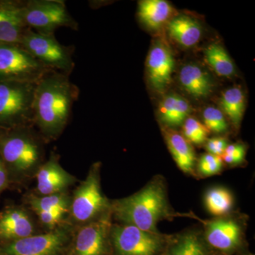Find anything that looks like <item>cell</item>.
<instances>
[{"mask_svg":"<svg viewBox=\"0 0 255 255\" xmlns=\"http://www.w3.org/2000/svg\"><path fill=\"white\" fill-rule=\"evenodd\" d=\"M114 208L117 217L126 224L157 233V223L168 210L163 183L155 179L133 195L117 201Z\"/></svg>","mask_w":255,"mask_h":255,"instance_id":"cell-2","label":"cell"},{"mask_svg":"<svg viewBox=\"0 0 255 255\" xmlns=\"http://www.w3.org/2000/svg\"><path fill=\"white\" fill-rule=\"evenodd\" d=\"M36 213L41 223L50 230L55 229L65 214V213L59 211H38Z\"/></svg>","mask_w":255,"mask_h":255,"instance_id":"cell-31","label":"cell"},{"mask_svg":"<svg viewBox=\"0 0 255 255\" xmlns=\"http://www.w3.org/2000/svg\"><path fill=\"white\" fill-rule=\"evenodd\" d=\"M0 157L9 179L38 170L43 159V144L30 126L0 130Z\"/></svg>","mask_w":255,"mask_h":255,"instance_id":"cell-3","label":"cell"},{"mask_svg":"<svg viewBox=\"0 0 255 255\" xmlns=\"http://www.w3.org/2000/svg\"><path fill=\"white\" fill-rule=\"evenodd\" d=\"M29 203L32 209L36 212L38 211H59L66 214L70 207L71 201L65 193L60 192L41 197H33Z\"/></svg>","mask_w":255,"mask_h":255,"instance_id":"cell-25","label":"cell"},{"mask_svg":"<svg viewBox=\"0 0 255 255\" xmlns=\"http://www.w3.org/2000/svg\"><path fill=\"white\" fill-rule=\"evenodd\" d=\"M167 29L171 38L187 48L196 45L200 41L202 35L199 23L187 16H179L171 20Z\"/></svg>","mask_w":255,"mask_h":255,"instance_id":"cell-19","label":"cell"},{"mask_svg":"<svg viewBox=\"0 0 255 255\" xmlns=\"http://www.w3.org/2000/svg\"><path fill=\"white\" fill-rule=\"evenodd\" d=\"M107 207L108 201L102 194L98 173L96 169H92L74 194L70 207L72 217L76 222L90 223Z\"/></svg>","mask_w":255,"mask_h":255,"instance_id":"cell-8","label":"cell"},{"mask_svg":"<svg viewBox=\"0 0 255 255\" xmlns=\"http://www.w3.org/2000/svg\"><path fill=\"white\" fill-rule=\"evenodd\" d=\"M233 202L234 200L231 191L223 187L213 188L205 196L206 209L214 216L227 214L232 209Z\"/></svg>","mask_w":255,"mask_h":255,"instance_id":"cell-24","label":"cell"},{"mask_svg":"<svg viewBox=\"0 0 255 255\" xmlns=\"http://www.w3.org/2000/svg\"><path fill=\"white\" fill-rule=\"evenodd\" d=\"M111 232L117 255H157L163 244L157 233L146 232L132 225L117 226Z\"/></svg>","mask_w":255,"mask_h":255,"instance_id":"cell-9","label":"cell"},{"mask_svg":"<svg viewBox=\"0 0 255 255\" xmlns=\"http://www.w3.org/2000/svg\"><path fill=\"white\" fill-rule=\"evenodd\" d=\"M111 231L112 223L109 215H102L82 226L75 238L73 255H105Z\"/></svg>","mask_w":255,"mask_h":255,"instance_id":"cell-11","label":"cell"},{"mask_svg":"<svg viewBox=\"0 0 255 255\" xmlns=\"http://www.w3.org/2000/svg\"><path fill=\"white\" fill-rule=\"evenodd\" d=\"M174 69V60L170 48L164 41H156L147 59V77L155 91L163 92L168 86Z\"/></svg>","mask_w":255,"mask_h":255,"instance_id":"cell-12","label":"cell"},{"mask_svg":"<svg viewBox=\"0 0 255 255\" xmlns=\"http://www.w3.org/2000/svg\"><path fill=\"white\" fill-rule=\"evenodd\" d=\"M204 126L208 130L215 132H223L228 129V124L223 112L219 109L209 107L203 113Z\"/></svg>","mask_w":255,"mask_h":255,"instance_id":"cell-28","label":"cell"},{"mask_svg":"<svg viewBox=\"0 0 255 255\" xmlns=\"http://www.w3.org/2000/svg\"><path fill=\"white\" fill-rule=\"evenodd\" d=\"M167 145L178 167L185 173H192L195 163V154L190 142L177 131L164 132Z\"/></svg>","mask_w":255,"mask_h":255,"instance_id":"cell-20","label":"cell"},{"mask_svg":"<svg viewBox=\"0 0 255 255\" xmlns=\"http://www.w3.org/2000/svg\"><path fill=\"white\" fill-rule=\"evenodd\" d=\"M246 147L241 144L228 145L222 155L223 160L229 164L242 163L246 157Z\"/></svg>","mask_w":255,"mask_h":255,"instance_id":"cell-30","label":"cell"},{"mask_svg":"<svg viewBox=\"0 0 255 255\" xmlns=\"http://www.w3.org/2000/svg\"><path fill=\"white\" fill-rule=\"evenodd\" d=\"M37 82H0V130L33 124Z\"/></svg>","mask_w":255,"mask_h":255,"instance_id":"cell-4","label":"cell"},{"mask_svg":"<svg viewBox=\"0 0 255 255\" xmlns=\"http://www.w3.org/2000/svg\"><path fill=\"white\" fill-rule=\"evenodd\" d=\"M181 85L194 97H205L211 93L212 81L206 72L195 64H188L181 69Z\"/></svg>","mask_w":255,"mask_h":255,"instance_id":"cell-17","label":"cell"},{"mask_svg":"<svg viewBox=\"0 0 255 255\" xmlns=\"http://www.w3.org/2000/svg\"><path fill=\"white\" fill-rule=\"evenodd\" d=\"M50 71L21 45H0V82H37Z\"/></svg>","mask_w":255,"mask_h":255,"instance_id":"cell-7","label":"cell"},{"mask_svg":"<svg viewBox=\"0 0 255 255\" xmlns=\"http://www.w3.org/2000/svg\"><path fill=\"white\" fill-rule=\"evenodd\" d=\"M205 236L206 241L215 249L230 252L241 244L242 230L234 220L221 219L206 224Z\"/></svg>","mask_w":255,"mask_h":255,"instance_id":"cell-15","label":"cell"},{"mask_svg":"<svg viewBox=\"0 0 255 255\" xmlns=\"http://www.w3.org/2000/svg\"><path fill=\"white\" fill-rule=\"evenodd\" d=\"M223 167V159L220 156L205 154L201 157L198 164V169L202 175H214L220 172Z\"/></svg>","mask_w":255,"mask_h":255,"instance_id":"cell-29","label":"cell"},{"mask_svg":"<svg viewBox=\"0 0 255 255\" xmlns=\"http://www.w3.org/2000/svg\"><path fill=\"white\" fill-rule=\"evenodd\" d=\"M169 255H205V251L197 236L189 234L178 241Z\"/></svg>","mask_w":255,"mask_h":255,"instance_id":"cell-26","label":"cell"},{"mask_svg":"<svg viewBox=\"0 0 255 255\" xmlns=\"http://www.w3.org/2000/svg\"><path fill=\"white\" fill-rule=\"evenodd\" d=\"M25 24L30 29L54 34L55 30L67 27L78 30V23L60 0H28L24 1L23 9Z\"/></svg>","mask_w":255,"mask_h":255,"instance_id":"cell-6","label":"cell"},{"mask_svg":"<svg viewBox=\"0 0 255 255\" xmlns=\"http://www.w3.org/2000/svg\"><path fill=\"white\" fill-rule=\"evenodd\" d=\"M137 14L146 26L158 29L172 16V7L164 0H143L139 2Z\"/></svg>","mask_w":255,"mask_h":255,"instance_id":"cell-21","label":"cell"},{"mask_svg":"<svg viewBox=\"0 0 255 255\" xmlns=\"http://www.w3.org/2000/svg\"><path fill=\"white\" fill-rule=\"evenodd\" d=\"M33 224L28 214L19 208L11 207L0 213V240L11 242L29 237Z\"/></svg>","mask_w":255,"mask_h":255,"instance_id":"cell-16","label":"cell"},{"mask_svg":"<svg viewBox=\"0 0 255 255\" xmlns=\"http://www.w3.org/2000/svg\"><path fill=\"white\" fill-rule=\"evenodd\" d=\"M206 62L220 76L230 77L235 73V66L226 50L218 43H212L205 50Z\"/></svg>","mask_w":255,"mask_h":255,"instance_id":"cell-23","label":"cell"},{"mask_svg":"<svg viewBox=\"0 0 255 255\" xmlns=\"http://www.w3.org/2000/svg\"><path fill=\"white\" fill-rule=\"evenodd\" d=\"M20 45L50 70L69 76L75 68L71 48L60 44L54 34H44L28 28Z\"/></svg>","mask_w":255,"mask_h":255,"instance_id":"cell-5","label":"cell"},{"mask_svg":"<svg viewBox=\"0 0 255 255\" xmlns=\"http://www.w3.org/2000/svg\"><path fill=\"white\" fill-rule=\"evenodd\" d=\"M36 173L37 189L42 196L64 192L75 182V177L62 167L54 155L42 164Z\"/></svg>","mask_w":255,"mask_h":255,"instance_id":"cell-14","label":"cell"},{"mask_svg":"<svg viewBox=\"0 0 255 255\" xmlns=\"http://www.w3.org/2000/svg\"><path fill=\"white\" fill-rule=\"evenodd\" d=\"M209 130L197 119L189 117L186 119L183 126L184 137L189 142L201 144L206 141Z\"/></svg>","mask_w":255,"mask_h":255,"instance_id":"cell-27","label":"cell"},{"mask_svg":"<svg viewBox=\"0 0 255 255\" xmlns=\"http://www.w3.org/2000/svg\"><path fill=\"white\" fill-rule=\"evenodd\" d=\"M191 111L190 104L185 99L171 94L164 97L159 104L158 115L161 122L167 127H177L185 122Z\"/></svg>","mask_w":255,"mask_h":255,"instance_id":"cell-18","label":"cell"},{"mask_svg":"<svg viewBox=\"0 0 255 255\" xmlns=\"http://www.w3.org/2000/svg\"><path fill=\"white\" fill-rule=\"evenodd\" d=\"M78 87L68 75L56 71L47 73L36 83L33 101V124L46 138L58 137L68 123Z\"/></svg>","mask_w":255,"mask_h":255,"instance_id":"cell-1","label":"cell"},{"mask_svg":"<svg viewBox=\"0 0 255 255\" xmlns=\"http://www.w3.org/2000/svg\"><path fill=\"white\" fill-rule=\"evenodd\" d=\"M9 180V174L0 157V194L7 187Z\"/></svg>","mask_w":255,"mask_h":255,"instance_id":"cell-33","label":"cell"},{"mask_svg":"<svg viewBox=\"0 0 255 255\" xmlns=\"http://www.w3.org/2000/svg\"><path fill=\"white\" fill-rule=\"evenodd\" d=\"M24 1L0 0V45L20 44L28 29L23 20Z\"/></svg>","mask_w":255,"mask_h":255,"instance_id":"cell-13","label":"cell"},{"mask_svg":"<svg viewBox=\"0 0 255 255\" xmlns=\"http://www.w3.org/2000/svg\"><path fill=\"white\" fill-rule=\"evenodd\" d=\"M221 105L233 125L239 127L245 110V95L242 90L233 87L223 92Z\"/></svg>","mask_w":255,"mask_h":255,"instance_id":"cell-22","label":"cell"},{"mask_svg":"<svg viewBox=\"0 0 255 255\" xmlns=\"http://www.w3.org/2000/svg\"><path fill=\"white\" fill-rule=\"evenodd\" d=\"M68 239L65 229H53L38 236L8 242L0 248V255H59Z\"/></svg>","mask_w":255,"mask_h":255,"instance_id":"cell-10","label":"cell"},{"mask_svg":"<svg viewBox=\"0 0 255 255\" xmlns=\"http://www.w3.org/2000/svg\"><path fill=\"white\" fill-rule=\"evenodd\" d=\"M228 143L223 137H214L210 139L206 144V149L209 153L217 156H222L227 147Z\"/></svg>","mask_w":255,"mask_h":255,"instance_id":"cell-32","label":"cell"}]
</instances>
